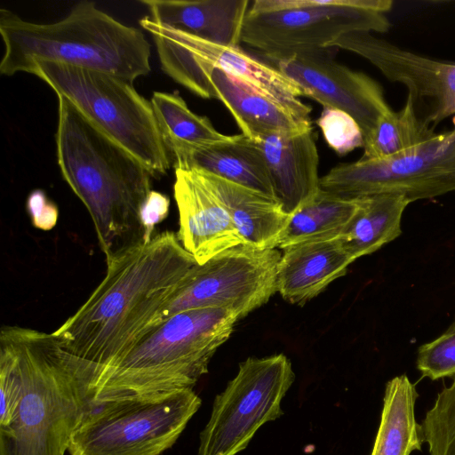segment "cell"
I'll list each match as a JSON object with an SVG mask.
<instances>
[{"label":"cell","mask_w":455,"mask_h":455,"mask_svg":"<svg viewBox=\"0 0 455 455\" xmlns=\"http://www.w3.org/2000/svg\"><path fill=\"white\" fill-rule=\"evenodd\" d=\"M106 262L100 283L53 331L67 350L93 366L92 382L156 328L161 311L197 264L172 231L118 251Z\"/></svg>","instance_id":"obj_1"},{"label":"cell","mask_w":455,"mask_h":455,"mask_svg":"<svg viewBox=\"0 0 455 455\" xmlns=\"http://www.w3.org/2000/svg\"><path fill=\"white\" fill-rule=\"evenodd\" d=\"M0 347L12 355L21 381L13 419L0 427V455H64L93 406L91 365L67 350L53 332L5 325Z\"/></svg>","instance_id":"obj_2"},{"label":"cell","mask_w":455,"mask_h":455,"mask_svg":"<svg viewBox=\"0 0 455 455\" xmlns=\"http://www.w3.org/2000/svg\"><path fill=\"white\" fill-rule=\"evenodd\" d=\"M57 97L58 164L63 179L86 207L107 259L146 242L141 210L154 176L69 101Z\"/></svg>","instance_id":"obj_3"},{"label":"cell","mask_w":455,"mask_h":455,"mask_svg":"<svg viewBox=\"0 0 455 455\" xmlns=\"http://www.w3.org/2000/svg\"><path fill=\"white\" fill-rule=\"evenodd\" d=\"M4 52L0 73L32 74L38 61H52L108 73L132 84L151 71V46L142 31L118 21L92 1L77 3L52 23L25 20L0 10Z\"/></svg>","instance_id":"obj_4"},{"label":"cell","mask_w":455,"mask_h":455,"mask_svg":"<svg viewBox=\"0 0 455 455\" xmlns=\"http://www.w3.org/2000/svg\"><path fill=\"white\" fill-rule=\"evenodd\" d=\"M238 319L220 308L177 313L154 329L124 358L101 371L89 388L93 405L193 388Z\"/></svg>","instance_id":"obj_5"},{"label":"cell","mask_w":455,"mask_h":455,"mask_svg":"<svg viewBox=\"0 0 455 455\" xmlns=\"http://www.w3.org/2000/svg\"><path fill=\"white\" fill-rule=\"evenodd\" d=\"M32 74L140 161L154 178L170 169L172 158L152 104L133 84L108 73L52 61L36 62Z\"/></svg>","instance_id":"obj_6"},{"label":"cell","mask_w":455,"mask_h":455,"mask_svg":"<svg viewBox=\"0 0 455 455\" xmlns=\"http://www.w3.org/2000/svg\"><path fill=\"white\" fill-rule=\"evenodd\" d=\"M390 0H255L241 42L270 61L329 48L352 32L388 31Z\"/></svg>","instance_id":"obj_7"},{"label":"cell","mask_w":455,"mask_h":455,"mask_svg":"<svg viewBox=\"0 0 455 455\" xmlns=\"http://www.w3.org/2000/svg\"><path fill=\"white\" fill-rule=\"evenodd\" d=\"M201 403L193 388H187L93 405L76 428L68 451L161 455L175 443Z\"/></svg>","instance_id":"obj_8"},{"label":"cell","mask_w":455,"mask_h":455,"mask_svg":"<svg viewBox=\"0 0 455 455\" xmlns=\"http://www.w3.org/2000/svg\"><path fill=\"white\" fill-rule=\"evenodd\" d=\"M294 379L283 354L242 362L213 402L198 455H236L244 450L260 427L283 415L281 403Z\"/></svg>","instance_id":"obj_9"},{"label":"cell","mask_w":455,"mask_h":455,"mask_svg":"<svg viewBox=\"0 0 455 455\" xmlns=\"http://www.w3.org/2000/svg\"><path fill=\"white\" fill-rule=\"evenodd\" d=\"M319 187L345 199L395 194L411 203L455 193V119L452 129L408 152L338 164L320 178Z\"/></svg>","instance_id":"obj_10"},{"label":"cell","mask_w":455,"mask_h":455,"mask_svg":"<svg viewBox=\"0 0 455 455\" xmlns=\"http://www.w3.org/2000/svg\"><path fill=\"white\" fill-rule=\"evenodd\" d=\"M281 256L277 249L245 243L196 264L161 311L156 327L177 313L195 308H220L237 319L246 316L277 291Z\"/></svg>","instance_id":"obj_11"},{"label":"cell","mask_w":455,"mask_h":455,"mask_svg":"<svg viewBox=\"0 0 455 455\" xmlns=\"http://www.w3.org/2000/svg\"><path fill=\"white\" fill-rule=\"evenodd\" d=\"M329 48L354 52L387 80L404 85L418 115L430 125L455 115V62L417 54L369 32L348 33Z\"/></svg>","instance_id":"obj_12"},{"label":"cell","mask_w":455,"mask_h":455,"mask_svg":"<svg viewBox=\"0 0 455 455\" xmlns=\"http://www.w3.org/2000/svg\"><path fill=\"white\" fill-rule=\"evenodd\" d=\"M294 82L303 96L349 114L360 125L365 138L379 119L392 108L382 86L368 75L338 63L331 48L294 54L271 61Z\"/></svg>","instance_id":"obj_13"},{"label":"cell","mask_w":455,"mask_h":455,"mask_svg":"<svg viewBox=\"0 0 455 455\" xmlns=\"http://www.w3.org/2000/svg\"><path fill=\"white\" fill-rule=\"evenodd\" d=\"M139 23L143 29L158 32L195 60L242 80L297 116L310 120L312 108L299 100L303 96L300 88L276 68L251 56L240 46L214 44L159 24L148 16Z\"/></svg>","instance_id":"obj_14"},{"label":"cell","mask_w":455,"mask_h":455,"mask_svg":"<svg viewBox=\"0 0 455 455\" xmlns=\"http://www.w3.org/2000/svg\"><path fill=\"white\" fill-rule=\"evenodd\" d=\"M174 170L173 195L180 225L177 235L197 264L202 265L226 250L245 244L226 208L200 172Z\"/></svg>","instance_id":"obj_15"},{"label":"cell","mask_w":455,"mask_h":455,"mask_svg":"<svg viewBox=\"0 0 455 455\" xmlns=\"http://www.w3.org/2000/svg\"><path fill=\"white\" fill-rule=\"evenodd\" d=\"M255 142L267 164L275 198L291 215L320 189L319 156L313 130L271 133Z\"/></svg>","instance_id":"obj_16"},{"label":"cell","mask_w":455,"mask_h":455,"mask_svg":"<svg viewBox=\"0 0 455 455\" xmlns=\"http://www.w3.org/2000/svg\"><path fill=\"white\" fill-rule=\"evenodd\" d=\"M355 260L339 238L288 246L277 267V291L284 300L303 305L345 275Z\"/></svg>","instance_id":"obj_17"},{"label":"cell","mask_w":455,"mask_h":455,"mask_svg":"<svg viewBox=\"0 0 455 455\" xmlns=\"http://www.w3.org/2000/svg\"><path fill=\"white\" fill-rule=\"evenodd\" d=\"M169 153L174 169L204 172L276 199L259 148L243 134L214 144L173 147Z\"/></svg>","instance_id":"obj_18"},{"label":"cell","mask_w":455,"mask_h":455,"mask_svg":"<svg viewBox=\"0 0 455 455\" xmlns=\"http://www.w3.org/2000/svg\"><path fill=\"white\" fill-rule=\"evenodd\" d=\"M152 20L226 46H239L249 0H141Z\"/></svg>","instance_id":"obj_19"},{"label":"cell","mask_w":455,"mask_h":455,"mask_svg":"<svg viewBox=\"0 0 455 455\" xmlns=\"http://www.w3.org/2000/svg\"><path fill=\"white\" fill-rule=\"evenodd\" d=\"M197 172L220 200L247 244L260 249L278 248L291 215L276 199L218 176Z\"/></svg>","instance_id":"obj_20"},{"label":"cell","mask_w":455,"mask_h":455,"mask_svg":"<svg viewBox=\"0 0 455 455\" xmlns=\"http://www.w3.org/2000/svg\"><path fill=\"white\" fill-rule=\"evenodd\" d=\"M411 202L402 195L377 194L358 198L357 209L339 237L355 259L371 254L401 233L403 213Z\"/></svg>","instance_id":"obj_21"},{"label":"cell","mask_w":455,"mask_h":455,"mask_svg":"<svg viewBox=\"0 0 455 455\" xmlns=\"http://www.w3.org/2000/svg\"><path fill=\"white\" fill-rule=\"evenodd\" d=\"M419 394L406 374L385 387L379 429L371 455H411L421 450L423 438L415 416Z\"/></svg>","instance_id":"obj_22"},{"label":"cell","mask_w":455,"mask_h":455,"mask_svg":"<svg viewBox=\"0 0 455 455\" xmlns=\"http://www.w3.org/2000/svg\"><path fill=\"white\" fill-rule=\"evenodd\" d=\"M358 206V198L345 199L319 189L312 200L291 215L278 248L339 238Z\"/></svg>","instance_id":"obj_23"},{"label":"cell","mask_w":455,"mask_h":455,"mask_svg":"<svg viewBox=\"0 0 455 455\" xmlns=\"http://www.w3.org/2000/svg\"><path fill=\"white\" fill-rule=\"evenodd\" d=\"M434 126L417 113L410 97L399 111L391 109L364 138L361 160L391 157L417 148L435 136Z\"/></svg>","instance_id":"obj_24"},{"label":"cell","mask_w":455,"mask_h":455,"mask_svg":"<svg viewBox=\"0 0 455 455\" xmlns=\"http://www.w3.org/2000/svg\"><path fill=\"white\" fill-rule=\"evenodd\" d=\"M150 102L168 151L173 147L214 144L231 136L218 132L206 116L192 112L179 93L154 92Z\"/></svg>","instance_id":"obj_25"},{"label":"cell","mask_w":455,"mask_h":455,"mask_svg":"<svg viewBox=\"0 0 455 455\" xmlns=\"http://www.w3.org/2000/svg\"><path fill=\"white\" fill-rule=\"evenodd\" d=\"M420 427L430 455H455V375L438 392Z\"/></svg>","instance_id":"obj_26"},{"label":"cell","mask_w":455,"mask_h":455,"mask_svg":"<svg viewBox=\"0 0 455 455\" xmlns=\"http://www.w3.org/2000/svg\"><path fill=\"white\" fill-rule=\"evenodd\" d=\"M316 124L325 142L339 155L363 148L364 137L360 125L343 110L324 108L316 119Z\"/></svg>","instance_id":"obj_27"},{"label":"cell","mask_w":455,"mask_h":455,"mask_svg":"<svg viewBox=\"0 0 455 455\" xmlns=\"http://www.w3.org/2000/svg\"><path fill=\"white\" fill-rule=\"evenodd\" d=\"M416 366L431 380L455 375V319L441 336L419 347Z\"/></svg>","instance_id":"obj_28"},{"label":"cell","mask_w":455,"mask_h":455,"mask_svg":"<svg viewBox=\"0 0 455 455\" xmlns=\"http://www.w3.org/2000/svg\"><path fill=\"white\" fill-rule=\"evenodd\" d=\"M0 427L11 423L20 403L21 381L10 352L0 347Z\"/></svg>","instance_id":"obj_29"},{"label":"cell","mask_w":455,"mask_h":455,"mask_svg":"<svg viewBox=\"0 0 455 455\" xmlns=\"http://www.w3.org/2000/svg\"><path fill=\"white\" fill-rule=\"evenodd\" d=\"M28 212L33 225L42 230H50L57 223L58 208L41 189L32 191L27 200Z\"/></svg>","instance_id":"obj_30"},{"label":"cell","mask_w":455,"mask_h":455,"mask_svg":"<svg viewBox=\"0 0 455 455\" xmlns=\"http://www.w3.org/2000/svg\"><path fill=\"white\" fill-rule=\"evenodd\" d=\"M170 199L167 196L151 190L141 210V221L145 229L146 242L153 237V231L169 212Z\"/></svg>","instance_id":"obj_31"}]
</instances>
